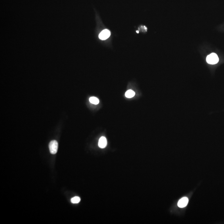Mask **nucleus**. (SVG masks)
<instances>
[{"label":"nucleus","mask_w":224,"mask_h":224,"mask_svg":"<svg viewBox=\"0 0 224 224\" xmlns=\"http://www.w3.org/2000/svg\"><path fill=\"white\" fill-rule=\"evenodd\" d=\"M219 59L218 56L215 53H212L208 55L206 58L207 62L210 64H216L219 62Z\"/></svg>","instance_id":"f257e3e1"},{"label":"nucleus","mask_w":224,"mask_h":224,"mask_svg":"<svg viewBox=\"0 0 224 224\" xmlns=\"http://www.w3.org/2000/svg\"><path fill=\"white\" fill-rule=\"evenodd\" d=\"M58 147V144L56 140L51 141L49 144V149L51 154H55L57 153Z\"/></svg>","instance_id":"f03ea898"},{"label":"nucleus","mask_w":224,"mask_h":224,"mask_svg":"<svg viewBox=\"0 0 224 224\" xmlns=\"http://www.w3.org/2000/svg\"><path fill=\"white\" fill-rule=\"evenodd\" d=\"M110 35V32L108 30L105 29L102 31L99 35V38L102 40H105L108 38Z\"/></svg>","instance_id":"7ed1b4c3"},{"label":"nucleus","mask_w":224,"mask_h":224,"mask_svg":"<svg viewBox=\"0 0 224 224\" xmlns=\"http://www.w3.org/2000/svg\"><path fill=\"white\" fill-rule=\"evenodd\" d=\"M188 199L187 197H183L179 201L178 203V206L179 208H184L188 204Z\"/></svg>","instance_id":"20e7f679"},{"label":"nucleus","mask_w":224,"mask_h":224,"mask_svg":"<svg viewBox=\"0 0 224 224\" xmlns=\"http://www.w3.org/2000/svg\"><path fill=\"white\" fill-rule=\"evenodd\" d=\"M107 144L106 138L104 137H101L98 142V146L101 148H104L106 147Z\"/></svg>","instance_id":"39448f33"},{"label":"nucleus","mask_w":224,"mask_h":224,"mask_svg":"<svg viewBox=\"0 0 224 224\" xmlns=\"http://www.w3.org/2000/svg\"><path fill=\"white\" fill-rule=\"evenodd\" d=\"M135 93L134 91L132 90H129L127 91L125 94V96L127 98H131L135 96Z\"/></svg>","instance_id":"423d86ee"},{"label":"nucleus","mask_w":224,"mask_h":224,"mask_svg":"<svg viewBox=\"0 0 224 224\" xmlns=\"http://www.w3.org/2000/svg\"><path fill=\"white\" fill-rule=\"evenodd\" d=\"M89 101L92 104L95 105L98 104L99 103V100L98 98L95 97H91L89 98Z\"/></svg>","instance_id":"0eeeda50"},{"label":"nucleus","mask_w":224,"mask_h":224,"mask_svg":"<svg viewBox=\"0 0 224 224\" xmlns=\"http://www.w3.org/2000/svg\"><path fill=\"white\" fill-rule=\"evenodd\" d=\"M80 201H81V199L79 197H78V196H76V197L73 198L71 199V203H74V204L78 203H79Z\"/></svg>","instance_id":"6e6552de"}]
</instances>
